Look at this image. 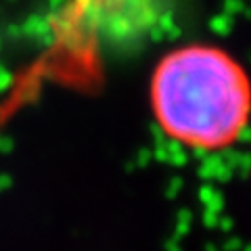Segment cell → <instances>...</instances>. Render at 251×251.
<instances>
[{"instance_id": "2", "label": "cell", "mask_w": 251, "mask_h": 251, "mask_svg": "<svg viewBox=\"0 0 251 251\" xmlns=\"http://www.w3.org/2000/svg\"><path fill=\"white\" fill-rule=\"evenodd\" d=\"M172 0H67L59 15L57 44L86 57L128 50L166 21Z\"/></svg>"}, {"instance_id": "1", "label": "cell", "mask_w": 251, "mask_h": 251, "mask_svg": "<svg viewBox=\"0 0 251 251\" xmlns=\"http://www.w3.org/2000/svg\"><path fill=\"white\" fill-rule=\"evenodd\" d=\"M151 111L159 130L193 151H222L245 132L251 80L245 67L216 44H182L157 61Z\"/></svg>"}]
</instances>
